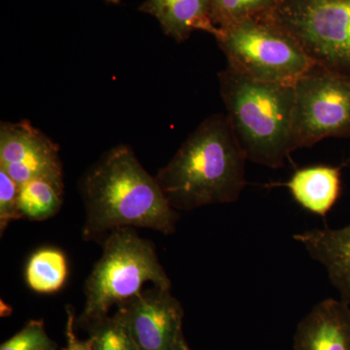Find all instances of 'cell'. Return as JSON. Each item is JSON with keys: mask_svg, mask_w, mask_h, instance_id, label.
<instances>
[{"mask_svg": "<svg viewBox=\"0 0 350 350\" xmlns=\"http://www.w3.org/2000/svg\"><path fill=\"white\" fill-rule=\"evenodd\" d=\"M80 189L86 211L83 238L87 241L131 227L174 234L180 217L156 177L126 145L113 147L101 156L83 176Z\"/></svg>", "mask_w": 350, "mask_h": 350, "instance_id": "1", "label": "cell"}, {"mask_svg": "<svg viewBox=\"0 0 350 350\" xmlns=\"http://www.w3.org/2000/svg\"><path fill=\"white\" fill-rule=\"evenodd\" d=\"M247 161L227 115L204 119L183 142L156 180L175 211L231 204L246 185Z\"/></svg>", "mask_w": 350, "mask_h": 350, "instance_id": "2", "label": "cell"}, {"mask_svg": "<svg viewBox=\"0 0 350 350\" xmlns=\"http://www.w3.org/2000/svg\"><path fill=\"white\" fill-rule=\"evenodd\" d=\"M218 78L228 120L246 159L283 167L296 150L294 84L260 81L229 66Z\"/></svg>", "mask_w": 350, "mask_h": 350, "instance_id": "3", "label": "cell"}, {"mask_svg": "<svg viewBox=\"0 0 350 350\" xmlns=\"http://www.w3.org/2000/svg\"><path fill=\"white\" fill-rule=\"evenodd\" d=\"M147 282L163 289L172 285L153 244L131 228L109 232L103 255L85 283L86 301L80 321L89 326L105 319L112 306L140 293Z\"/></svg>", "mask_w": 350, "mask_h": 350, "instance_id": "4", "label": "cell"}, {"mask_svg": "<svg viewBox=\"0 0 350 350\" xmlns=\"http://www.w3.org/2000/svg\"><path fill=\"white\" fill-rule=\"evenodd\" d=\"M215 38L228 66L260 81L294 84L317 64L300 44L264 15L219 29Z\"/></svg>", "mask_w": 350, "mask_h": 350, "instance_id": "5", "label": "cell"}, {"mask_svg": "<svg viewBox=\"0 0 350 350\" xmlns=\"http://www.w3.org/2000/svg\"><path fill=\"white\" fill-rule=\"evenodd\" d=\"M262 15L317 66L350 76V0H278Z\"/></svg>", "mask_w": 350, "mask_h": 350, "instance_id": "6", "label": "cell"}, {"mask_svg": "<svg viewBox=\"0 0 350 350\" xmlns=\"http://www.w3.org/2000/svg\"><path fill=\"white\" fill-rule=\"evenodd\" d=\"M294 90L296 150L329 137H350V76L315 64Z\"/></svg>", "mask_w": 350, "mask_h": 350, "instance_id": "7", "label": "cell"}, {"mask_svg": "<svg viewBox=\"0 0 350 350\" xmlns=\"http://www.w3.org/2000/svg\"><path fill=\"white\" fill-rule=\"evenodd\" d=\"M0 170L19 186L41 178L64 188L59 147L27 120L0 125Z\"/></svg>", "mask_w": 350, "mask_h": 350, "instance_id": "8", "label": "cell"}, {"mask_svg": "<svg viewBox=\"0 0 350 350\" xmlns=\"http://www.w3.org/2000/svg\"><path fill=\"white\" fill-rule=\"evenodd\" d=\"M139 350H175L183 336L184 310L170 289L154 286L118 306Z\"/></svg>", "mask_w": 350, "mask_h": 350, "instance_id": "9", "label": "cell"}, {"mask_svg": "<svg viewBox=\"0 0 350 350\" xmlns=\"http://www.w3.org/2000/svg\"><path fill=\"white\" fill-rule=\"evenodd\" d=\"M294 350H350V306L326 299L297 326Z\"/></svg>", "mask_w": 350, "mask_h": 350, "instance_id": "10", "label": "cell"}, {"mask_svg": "<svg viewBox=\"0 0 350 350\" xmlns=\"http://www.w3.org/2000/svg\"><path fill=\"white\" fill-rule=\"evenodd\" d=\"M313 260L325 268L340 301L350 306V224L340 229H313L294 234Z\"/></svg>", "mask_w": 350, "mask_h": 350, "instance_id": "11", "label": "cell"}, {"mask_svg": "<svg viewBox=\"0 0 350 350\" xmlns=\"http://www.w3.org/2000/svg\"><path fill=\"white\" fill-rule=\"evenodd\" d=\"M140 11L150 14L163 32L177 42H184L194 31H217L211 13V0H146Z\"/></svg>", "mask_w": 350, "mask_h": 350, "instance_id": "12", "label": "cell"}, {"mask_svg": "<svg viewBox=\"0 0 350 350\" xmlns=\"http://www.w3.org/2000/svg\"><path fill=\"white\" fill-rule=\"evenodd\" d=\"M285 186L303 208L325 217L340 198L342 172L330 165L306 167L297 170Z\"/></svg>", "mask_w": 350, "mask_h": 350, "instance_id": "13", "label": "cell"}, {"mask_svg": "<svg viewBox=\"0 0 350 350\" xmlns=\"http://www.w3.org/2000/svg\"><path fill=\"white\" fill-rule=\"evenodd\" d=\"M66 258L56 248H41L29 258L25 268V282L34 292L52 294L61 290L66 282Z\"/></svg>", "mask_w": 350, "mask_h": 350, "instance_id": "14", "label": "cell"}, {"mask_svg": "<svg viewBox=\"0 0 350 350\" xmlns=\"http://www.w3.org/2000/svg\"><path fill=\"white\" fill-rule=\"evenodd\" d=\"M64 188L45 179H31L19 186V208L23 218L44 221L59 213Z\"/></svg>", "mask_w": 350, "mask_h": 350, "instance_id": "15", "label": "cell"}, {"mask_svg": "<svg viewBox=\"0 0 350 350\" xmlns=\"http://www.w3.org/2000/svg\"><path fill=\"white\" fill-rule=\"evenodd\" d=\"M278 0H211V19L223 29L247 18L269 12Z\"/></svg>", "mask_w": 350, "mask_h": 350, "instance_id": "16", "label": "cell"}, {"mask_svg": "<svg viewBox=\"0 0 350 350\" xmlns=\"http://www.w3.org/2000/svg\"><path fill=\"white\" fill-rule=\"evenodd\" d=\"M93 350H139L125 322L115 313L89 325Z\"/></svg>", "mask_w": 350, "mask_h": 350, "instance_id": "17", "label": "cell"}, {"mask_svg": "<svg viewBox=\"0 0 350 350\" xmlns=\"http://www.w3.org/2000/svg\"><path fill=\"white\" fill-rule=\"evenodd\" d=\"M0 350H57V345L48 336L42 320H31L4 342Z\"/></svg>", "mask_w": 350, "mask_h": 350, "instance_id": "18", "label": "cell"}, {"mask_svg": "<svg viewBox=\"0 0 350 350\" xmlns=\"http://www.w3.org/2000/svg\"><path fill=\"white\" fill-rule=\"evenodd\" d=\"M19 208V185L0 170V232L3 234L9 223L22 219Z\"/></svg>", "mask_w": 350, "mask_h": 350, "instance_id": "19", "label": "cell"}, {"mask_svg": "<svg viewBox=\"0 0 350 350\" xmlns=\"http://www.w3.org/2000/svg\"><path fill=\"white\" fill-rule=\"evenodd\" d=\"M75 314L70 308H68V323H66V336L68 340L64 350H93L91 340H81L76 336L75 330Z\"/></svg>", "mask_w": 350, "mask_h": 350, "instance_id": "20", "label": "cell"}, {"mask_svg": "<svg viewBox=\"0 0 350 350\" xmlns=\"http://www.w3.org/2000/svg\"><path fill=\"white\" fill-rule=\"evenodd\" d=\"M175 350H192L189 347L187 342H186L184 335L182 336L180 340H179L178 345H177L176 349Z\"/></svg>", "mask_w": 350, "mask_h": 350, "instance_id": "21", "label": "cell"}, {"mask_svg": "<svg viewBox=\"0 0 350 350\" xmlns=\"http://www.w3.org/2000/svg\"><path fill=\"white\" fill-rule=\"evenodd\" d=\"M107 2H109V3L112 4H118L120 2V0H105Z\"/></svg>", "mask_w": 350, "mask_h": 350, "instance_id": "22", "label": "cell"}]
</instances>
